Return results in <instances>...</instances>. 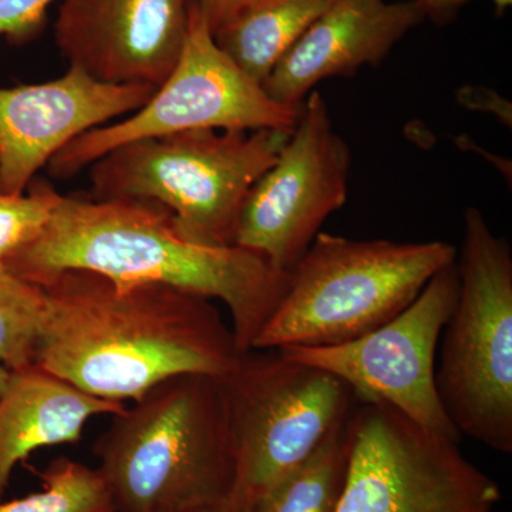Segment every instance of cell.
Returning a JSON list of instances; mask_svg holds the SVG:
<instances>
[{
  "instance_id": "6da1fadb",
  "label": "cell",
  "mask_w": 512,
  "mask_h": 512,
  "mask_svg": "<svg viewBox=\"0 0 512 512\" xmlns=\"http://www.w3.org/2000/svg\"><path fill=\"white\" fill-rule=\"evenodd\" d=\"M36 363L82 392L136 402L171 377H224L241 350L217 306L173 286L64 271L40 286Z\"/></svg>"
},
{
  "instance_id": "7a4b0ae2",
  "label": "cell",
  "mask_w": 512,
  "mask_h": 512,
  "mask_svg": "<svg viewBox=\"0 0 512 512\" xmlns=\"http://www.w3.org/2000/svg\"><path fill=\"white\" fill-rule=\"evenodd\" d=\"M5 265L39 286L77 269L221 301L242 353L251 350L291 281V272L248 249L188 241L167 208L136 200L62 197L42 234Z\"/></svg>"
},
{
  "instance_id": "3957f363",
  "label": "cell",
  "mask_w": 512,
  "mask_h": 512,
  "mask_svg": "<svg viewBox=\"0 0 512 512\" xmlns=\"http://www.w3.org/2000/svg\"><path fill=\"white\" fill-rule=\"evenodd\" d=\"M133 403L93 446L116 512H177L231 497L237 453L221 377H171Z\"/></svg>"
},
{
  "instance_id": "277c9868",
  "label": "cell",
  "mask_w": 512,
  "mask_h": 512,
  "mask_svg": "<svg viewBox=\"0 0 512 512\" xmlns=\"http://www.w3.org/2000/svg\"><path fill=\"white\" fill-rule=\"evenodd\" d=\"M457 259L443 241L350 239L319 232L291 271L288 291L252 348H326L353 342L409 308Z\"/></svg>"
},
{
  "instance_id": "5b68a950",
  "label": "cell",
  "mask_w": 512,
  "mask_h": 512,
  "mask_svg": "<svg viewBox=\"0 0 512 512\" xmlns=\"http://www.w3.org/2000/svg\"><path fill=\"white\" fill-rule=\"evenodd\" d=\"M291 134L192 130L131 141L90 165L89 198L156 202L188 241L228 247L248 191Z\"/></svg>"
},
{
  "instance_id": "8992f818",
  "label": "cell",
  "mask_w": 512,
  "mask_h": 512,
  "mask_svg": "<svg viewBox=\"0 0 512 512\" xmlns=\"http://www.w3.org/2000/svg\"><path fill=\"white\" fill-rule=\"evenodd\" d=\"M457 301L441 332L436 389L460 436L512 451V254L483 212H464Z\"/></svg>"
},
{
  "instance_id": "52a82bcc",
  "label": "cell",
  "mask_w": 512,
  "mask_h": 512,
  "mask_svg": "<svg viewBox=\"0 0 512 512\" xmlns=\"http://www.w3.org/2000/svg\"><path fill=\"white\" fill-rule=\"evenodd\" d=\"M237 453L231 500L252 507L311 456L357 404L339 377L279 350H247L221 377Z\"/></svg>"
},
{
  "instance_id": "ba28073f",
  "label": "cell",
  "mask_w": 512,
  "mask_h": 512,
  "mask_svg": "<svg viewBox=\"0 0 512 512\" xmlns=\"http://www.w3.org/2000/svg\"><path fill=\"white\" fill-rule=\"evenodd\" d=\"M303 104V103H302ZM302 104L278 103L215 43L192 0L180 59L167 80L127 119L94 128L47 163L55 178H70L114 148L192 130H278L291 134Z\"/></svg>"
},
{
  "instance_id": "9c48e42d",
  "label": "cell",
  "mask_w": 512,
  "mask_h": 512,
  "mask_svg": "<svg viewBox=\"0 0 512 512\" xmlns=\"http://www.w3.org/2000/svg\"><path fill=\"white\" fill-rule=\"evenodd\" d=\"M352 451L336 512H494L500 485L457 441L423 429L383 402H357Z\"/></svg>"
},
{
  "instance_id": "30bf717a",
  "label": "cell",
  "mask_w": 512,
  "mask_h": 512,
  "mask_svg": "<svg viewBox=\"0 0 512 512\" xmlns=\"http://www.w3.org/2000/svg\"><path fill=\"white\" fill-rule=\"evenodd\" d=\"M456 262L430 279L402 313L353 342L279 350L348 384L357 402H383L423 429L460 443L436 389L441 332L457 301Z\"/></svg>"
},
{
  "instance_id": "8fae6325",
  "label": "cell",
  "mask_w": 512,
  "mask_h": 512,
  "mask_svg": "<svg viewBox=\"0 0 512 512\" xmlns=\"http://www.w3.org/2000/svg\"><path fill=\"white\" fill-rule=\"evenodd\" d=\"M350 148L333 128L322 94L311 92L276 163L248 191L234 245L291 272L330 214L348 198Z\"/></svg>"
},
{
  "instance_id": "7c38bea8",
  "label": "cell",
  "mask_w": 512,
  "mask_h": 512,
  "mask_svg": "<svg viewBox=\"0 0 512 512\" xmlns=\"http://www.w3.org/2000/svg\"><path fill=\"white\" fill-rule=\"evenodd\" d=\"M156 90L100 82L76 66L50 82L0 87V192H25L67 144L141 109Z\"/></svg>"
},
{
  "instance_id": "4fadbf2b",
  "label": "cell",
  "mask_w": 512,
  "mask_h": 512,
  "mask_svg": "<svg viewBox=\"0 0 512 512\" xmlns=\"http://www.w3.org/2000/svg\"><path fill=\"white\" fill-rule=\"evenodd\" d=\"M192 0H62L56 45L70 66L158 89L180 59Z\"/></svg>"
},
{
  "instance_id": "5bb4252c",
  "label": "cell",
  "mask_w": 512,
  "mask_h": 512,
  "mask_svg": "<svg viewBox=\"0 0 512 512\" xmlns=\"http://www.w3.org/2000/svg\"><path fill=\"white\" fill-rule=\"evenodd\" d=\"M423 15L413 2L335 0L262 83L278 103L302 104L316 84L379 66Z\"/></svg>"
},
{
  "instance_id": "9a60e30c",
  "label": "cell",
  "mask_w": 512,
  "mask_h": 512,
  "mask_svg": "<svg viewBox=\"0 0 512 512\" xmlns=\"http://www.w3.org/2000/svg\"><path fill=\"white\" fill-rule=\"evenodd\" d=\"M124 407L82 392L37 363L10 370L0 393V500L16 466L33 451L79 443L90 420Z\"/></svg>"
},
{
  "instance_id": "2e32d148",
  "label": "cell",
  "mask_w": 512,
  "mask_h": 512,
  "mask_svg": "<svg viewBox=\"0 0 512 512\" xmlns=\"http://www.w3.org/2000/svg\"><path fill=\"white\" fill-rule=\"evenodd\" d=\"M335 0H252L214 33L242 72L266 77Z\"/></svg>"
},
{
  "instance_id": "e0dca14e",
  "label": "cell",
  "mask_w": 512,
  "mask_h": 512,
  "mask_svg": "<svg viewBox=\"0 0 512 512\" xmlns=\"http://www.w3.org/2000/svg\"><path fill=\"white\" fill-rule=\"evenodd\" d=\"M350 417V416H349ZM352 430L349 419L292 468L249 512H336L348 476Z\"/></svg>"
},
{
  "instance_id": "ac0fdd59",
  "label": "cell",
  "mask_w": 512,
  "mask_h": 512,
  "mask_svg": "<svg viewBox=\"0 0 512 512\" xmlns=\"http://www.w3.org/2000/svg\"><path fill=\"white\" fill-rule=\"evenodd\" d=\"M40 478L42 490L18 500H0V512H116L97 468L60 457Z\"/></svg>"
},
{
  "instance_id": "d6986e66",
  "label": "cell",
  "mask_w": 512,
  "mask_h": 512,
  "mask_svg": "<svg viewBox=\"0 0 512 512\" xmlns=\"http://www.w3.org/2000/svg\"><path fill=\"white\" fill-rule=\"evenodd\" d=\"M45 313L43 288L0 264V365L9 370L35 365Z\"/></svg>"
},
{
  "instance_id": "ffe728a7",
  "label": "cell",
  "mask_w": 512,
  "mask_h": 512,
  "mask_svg": "<svg viewBox=\"0 0 512 512\" xmlns=\"http://www.w3.org/2000/svg\"><path fill=\"white\" fill-rule=\"evenodd\" d=\"M62 197L52 184L36 180L25 192H0V264L42 234Z\"/></svg>"
},
{
  "instance_id": "44dd1931",
  "label": "cell",
  "mask_w": 512,
  "mask_h": 512,
  "mask_svg": "<svg viewBox=\"0 0 512 512\" xmlns=\"http://www.w3.org/2000/svg\"><path fill=\"white\" fill-rule=\"evenodd\" d=\"M55 0H0V36L13 45L35 39L46 23V13Z\"/></svg>"
},
{
  "instance_id": "7402d4cb",
  "label": "cell",
  "mask_w": 512,
  "mask_h": 512,
  "mask_svg": "<svg viewBox=\"0 0 512 512\" xmlns=\"http://www.w3.org/2000/svg\"><path fill=\"white\" fill-rule=\"evenodd\" d=\"M419 9L424 19L429 18L437 25L450 22L456 18L464 6L471 0H410ZM497 15H503L505 10L510 8L512 0H493Z\"/></svg>"
},
{
  "instance_id": "603a6c76",
  "label": "cell",
  "mask_w": 512,
  "mask_h": 512,
  "mask_svg": "<svg viewBox=\"0 0 512 512\" xmlns=\"http://www.w3.org/2000/svg\"><path fill=\"white\" fill-rule=\"evenodd\" d=\"M212 35L252 0H194Z\"/></svg>"
},
{
  "instance_id": "cb8c5ba5",
  "label": "cell",
  "mask_w": 512,
  "mask_h": 512,
  "mask_svg": "<svg viewBox=\"0 0 512 512\" xmlns=\"http://www.w3.org/2000/svg\"><path fill=\"white\" fill-rule=\"evenodd\" d=\"M177 512H249V510L235 504L231 498H227V500L218 501V503L198 505V507L187 508V510Z\"/></svg>"
},
{
  "instance_id": "d4e9b609",
  "label": "cell",
  "mask_w": 512,
  "mask_h": 512,
  "mask_svg": "<svg viewBox=\"0 0 512 512\" xmlns=\"http://www.w3.org/2000/svg\"><path fill=\"white\" fill-rule=\"evenodd\" d=\"M10 370L6 369L5 366L0 365V393L5 389L6 383H8Z\"/></svg>"
}]
</instances>
